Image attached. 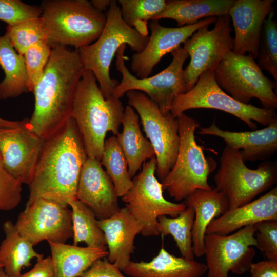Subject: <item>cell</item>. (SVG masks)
<instances>
[{
	"label": "cell",
	"instance_id": "cell-10",
	"mask_svg": "<svg viewBox=\"0 0 277 277\" xmlns=\"http://www.w3.org/2000/svg\"><path fill=\"white\" fill-rule=\"evenodd\" d=\"M126 48V45H123L115 55L116 69L122 74V80L112 96L120 99L129 91H138L155 103L163 115L170 113L174 98L187 91L183 65L189 57L188 53L179 46L171 52L172 60L166 68L154 76L139 78L132 75L125 65Z\"/></svg>",
	"mask_w": 277,
	"mask_h": 277
},
{
	"label": "cell",
	"instance_id": "cell-32",
	"mask_svg": "<svg viewBox=\"0 0 277 277\" xmlns=\"http://www.w3.org/2000/svg\"><path fill=\"white\" fill-rule=\"evenodd\" d=\"M194 219V211L189 207H187L176 217L163 215L157 219L159 234L172 236L182 257L189 260H194L192 236Z\"/></svg>",
	"mask_w": 277,
	"mask_h": 277
},
{
	"label": "cell",
	"instance_id": "cell-9",
	"mask_svg": "<svg viewBox=\"0 0 277 277\" xmlns=\"http://www.w3.org/2000/svg\"><path fill=\"white\" fill-rule=\"evenodd\" d=\"M215 81L234 100L248 104L256 98L263 108L275 110L276 83L262 72L252 54L239 55L228 51L214 70Z\"/></svg>",
	"mask_w": 277,
	"mask_h": 277
},
{
	"label": "cell",
	"instance_id": "cell-33",
	"mask_svg": "<svg viewBox=\"0 0 277 277\" xmlns=\"http://www.w3.org/2000/svg\"><path fill=\"white\" fill-rule=\"evenodd\" d=\"M124 21L141 34L148 36L147 22L153 20L165 10V0H119Z\"/></svg>",
	"mask_w": 277,
	"mask_h": 277
},
{
	"label": "cell",
	"instance_id": "cell-29",
	"mask_svg": "<svg viewBox=\"0 0 277 277\" xmlns=\"http://www.w3.org/2000/svg\"><path fill=\"white\" fill-rule=\"evenodd\" d=\"M0 66L5 74L0 82V100L29 92L24 56L15 51L6 33L0 35Z\"/></svg>",
	"mask_w": 277,
	"mask_h": 277
},
{
	"label": "cell",
	"instance_id": "cell-22",
	"mask_svg": "<svg viewBox=\"0 0 277 277\" xmlns=\"http://www.w3.org/2000/svg\"><path fill=\"white\" fill-rule=\"evenodd\" d=\"M97 224L108 249L107 260L123 271L130 262L134 239L141 232V225L125 207L109 218L97 220Z\"/></svg>",
	"mask_w": 277,
	"mask_h": 277
},
{
	"label": "cell",
	"instance_id": "cell-2",
	"mask_svg": "<svg viewBox=\"0 0 277 277\" xmlns=\"http://www.w3.org/2000/svg\"><path fill=\"white\" fill-rule=\"evenodd\" d=\"M88 157L73 117L45 140L31 181L28 203L38 198L68 206L76 198L83 166Z\"/></svg>",
	"mask_w": 277,
	"mask_h": 277
},
{
	"label": "cell",
	"instance_id": "cell-40",
	"mask_svg": "<svg viewBox=\"0 0 277 277\" xmlns=\"http://www.w3.org/2000/svg\"><path fill=\"white\" fill-rule=\"evenodd\" d=\"M80 277H126L121 270L107 259H98Z\"/></svg>",
	"mask_w": 277,
	"mask_h": 277
},
{
	"label": "cell",
	"instance_id": "cell-4",
	"mask_svg": "<svg viewBox=\"0 0 277 277\" xmlns=\"http://www.w3.org/2000/svg\"><path fill=\"white\" fill-rule=\"evenodd\" d=\"M39 7L51 45L75 49L89 45L98 38L106 23V14L87 0H46Z\"/></svg>",
	"mask_w": 277,
	"mask_h": 277
},
{
	"label": "cell",
	"instance_id": "cell-35",
	"mask_svg": "<svg viewBox=\"0 0 277 277\" xmlns=\"http://www.w3.org/2000/svg\"><path fill=\"white\" fill-rule=\"evenodd\" d=\"M5 33L15 51L22 55L33 44L39 41L49 42L41 17L29 19L15 26L7 25Z\"/></svg>",
	"mask_w": 277,
	"mask_h": 277
},
{
	"label": "cell",
	"instance_id": "cell-31",
	"mask_svg": "<svg viewBox=\"0 0 277 277\" xmlns=\"http://www.w3.org/2000/svg\"><path fill=\"white\" fill-rule=\"evenodd\" d=\"M112 182L118 197H123L132 188V180L128 171L125 155L116 136L105 140L100 160Z\"/></svg>",
	"mask_w": 277,
	"mask_h": 277
},
{
	"label": "cell",
	"instance_id": "cell-13",
	"mask_svg": "<svg viewBox=\"0 0 277 277\" xmlns=\"http://www.w3.org/2000/svg\"><path fill=\"white\" fill-rule=\"evenodd\" d=\"M231 19L228 14L217 17L213 29L209 25L200 28L183 44V48L190 57L184 69L187 91L196 84L200 76L214 71L225 54L233 48Z\"/></svg>",
	"mask_w": 277,
	"mask_h": 277
},
{
	"label": "cell",
	"instance_id": "cell-21",
	"mask_svg": "<svg viewBox=\"0 0 277 277\" xmlns=\"http://www.w3.org/2000/svg\"><path fill=\"white\" fill-rule=\"evenodd\" d=\"M277 220V187L241 206L229 209L212 220L206 234H230L243 227L266 220Z\"/></svg>",
	"mask_w": 277,
	"mask_h": 277
},
{
	"label": "cell",
	"instance_id": "cell-46",
	"mask_svg": "<svg viewBox=\"0 0 277 277\" xmlns=\"http://www.w3.org/2000/svg\"><path fill=\"white\" fill-rule=\"evenodd\" d=\"M3 266L0 264V268H2Z\"/></svg>",
	"mask_w": 277,
	"mask_h": 277
},
{
	"label": "cell",
	"instance_id": "cell-39",
	"mask_svg": "<svg viewBox=\"0 0 277 277\" xmlns=\"http://www.w3.org/2000/svg\"><path fill=\"white\" fill-rule=\"evenodd\" d=\"M256 247L267 260L277 261V220H266L255 224Z\"/></svg>",
	"mask_w": 277,
	"mask_h": 277
},
{
	"label": "cell",
	"instance_id": "cell-26",
	"mask_svg": "<svg viewBox=\"0 0 277 277\" xmlns=\"http://www.w3.org/2000/svg\"><path fill=\"white\" fill-rule=\"evenodd\" d=\"M55 277H80L96 260L107 257V248H93L48 241Z\"/></svg>",
	"mask_w": 277,
	"mask_h": 277
},
{
	"label": "cell",
	"instance_id": "cell-20",
	"mask_svg": "<svg viewBox=\"0 0 277 277\" xmlns=\"http://www.w3.org/2000/svg\"><path fill=\"white\" fill-rule=\"evenodd\" d=\"M197 133L222 138L227 146L240 150L244 162L266 161L277 150V118L260 130L232 132L221 129L213 122L208 127L201 128Z\"/></svg>",
	"mask_w": 277,
	"mask_h": 277
},
{
	"label": "cell",
	"instance_id": "cell-11",
	"mask_svg": "<svg viewBox=\"0 0 277 277\" xmlns=\"http://www.w3.org/2000/svg\"><path fill=\"white\" fill-rule=\"evenodd\" d=\"M156 165L155 156L145 162L141 171L133 177L132 188L122 197L125 207L141 225V233L145 236L159 235V217H176L187 207L185 203L165 199L162 185L155 176Z\"/></svg>",
	"mask_w": 277,
	"mask_h": 277
},
{
	"label": "cell",
	"instance_id": "cell-27",
	"mask_svg": "<svg viewBox=\"0 0 277 277\" xmlns=\"http://www.w3.org/2000/svg\"><path fill=\"white\" fill-rule=\"evenodd\" d=\"M235 0H170L153 20L169 18L178 27L192 25L201 19L228 14Z\"/></svg>",
	"mask_w": 277,
	"mask_h": 277
},
{
	"label": "cell",
	"instance_id": "cell-24",
	"mask_svg": "<svg viewBox=\"0 0 277 277\" xmlns=\"http://www.w3.org/2000/svg\"><path fill=\"white\" fill-rule=\"evenodd\" d=\"M123 271L131 277H202L207 266L194 260L175 256L162 247L150 261H130Z\"/></svg>",
	"mask_w": 277,
	"mask_h": 277
},
{
	"label": "cell",
	"instance_id": "cell-19",
	"mask_svg": "<svg viewBox=\"0 0 277 277\" xmlns=\"http://www.w3.org/2000/svg\"><path fill=\"white\" fill-rule=\"evenodd\" d=\"M118 197L114 185L100 161L88 157L80 174L77 199L100 220L111 217L120 209Z\"/></svg>",
	"mask_w": 277,
	"mask_h": 277
},
{
	"label": "cell",
	"instance_id": "cell-28",
	"mask_svg": "<svg viewBox=\"0 0 277 277\" xmlns=\"http://www.w3.org/2000/svg\"><path fill=\"white\" fill-rule=\"evenodd\" d=\"M3 229L5 237L0 245V264L8 277H19L23 267H29L32 259L40 260L44 255L34 250V246L18 233L12 221H5Z\"/></svg>",
	"mask_w": 277,
	"mask_h": 277
},
{
	"label": "cell",
	"instance_id": "cell-7",
	"mask_svg": "<svg viewBox=\"0 0 277 277\" xmlns=\"http://www.w3.org/2000/svg\"><path fill=\"white\" fill-rule=\"evenodd\" d=\"M220 163L214 176L215 188L226 197L229 209L251 202L277 182L276 161H263L251 169L245 165L240 150L226 146Z\"/></svg>",
	"mask_w": 277,
	"mask_h": 277
},
{
	"label": "cell",
	"instance_id": "cell-30",
	"mask_svg": "<svg viewBox=\"0 0 277 277\" xmlns=\"http://www.w3.org/2000/svg\"><path fill=\"white\" fill-rule=\"evenodd\" d=\"M71 208L73 245L84 242L93 248H107L104 232L93 212L77 199L68 203Z\"/></svg>",
	"mask_w": 277,
	"mask_h": 277
},
{
	"label": "cell",
	"instance_id": "cell-23",
	"mask_svg": "<svg viewBox=\"0 0 277 277\" xmlns=\"http://www.w3.org/2000/svg\"><path fill=\"white\" fill-rule=\"evenodd\" d=\"M187 207L194 211L192 230V248L194 256L204 253V238L210 222L229 209L226 197L215 188L210 190L197 189L185 199Z\"/></svg>",
	"mask_w": 277,
	"mask_h": 277
},
{
	"label": "cell",
	"instance_id": "cell-45",
	"mask_svg": "<svg viewBox=\"0 0 277 277\" xmlns=\"http://www.w3.org/2000/svg\"><path fill=\"white\" fill-rule=\"evenodd\" d=\"M0 277H8L5 274L3 267L0 268Z\"/></svg>",
	"mask_w": 277,
	"mask_h": 277
},
{
	"label": "cell",
	"instance_id": "cell-3",
	"mask_svg": "<svg viewBox=\"0 0 277 277\" xmlns=\"http://www.w3.org/2000/svg\"><path fill=\"white\" fill-rule=\"evenodd\" d=\"M125 108L120 99L105 98L92 72L85 70L74 94L71 117L82 137L88 157L99 161L108 131L119 132Z\"/></svg>",
	"mask_w": 277,
	"mask_h": 277
},
{
	"label": "cell",
	"instance_id": "cell-43",
	"mask_svg": "<svg viewBox=\"0 0 277 277\" xmlns=\"http://www.w3.org/2000/svg\"><path fill=\"white\" fill-rule=\"evenodd\" d=\"M26 118L22 121H9L0 117V131L15 129L22 126L27 121Z\"/></svg>",
	"mask_w": 277,
	"mask_h": 277
},
{
	"label": "cell",
	"instance_id": "cell-6",
	"mask_svg": "<svg viewBox=\"0 0 277 277\" xmlns=\"http://www.w3.org/2000/svg\"><path fill=\"white\" fill-rule=\"evenodd\" d=\"M176 118L180 136L178 152L173 167L161 183L171 197L180 201L197 189H212L208 178L216 163L212 158L205 157L196 142L194 134L200 123L185 113Z\"/></svg>",
	"mask_w": 277,
	"mask_h": 277
},
{
	"label": "cell",
	"instance_id": "cell-14",
	"mask_svg": "<svg viewBox=\"0 0 277 277\" xmlns=\"http://www.w3.org/2000/svg\"><path fill=\"white\" fill-rule=\"evenodd\" d=\"M255 225L226 235L206 234L204 253L208 277H228L230 271L242 274L249 270L256 246Z\"/></svg>",
	"mask_w": 277,
	"mask_h": 277
},
{
	"label": "cell",
	"instance_id": "cell-42",
	"mask_svg": "<svg viewBox=\"0 0 277 277\" xmlns=\"http://www.w3.org/2000/svg\"><path fill=\"white\" fill-rule=\"evenodd\" d=\"M249 271L251 277H277V261L267 260L252 263Z\"/></svg>",
	"mask_w": 277,
	"mask_h": 277
},
{
	"label": "cell",
	"instance_id": "cell-37",
	"mask_svg": "<svg viewBox=\"0 0 277 277\" xmlns=\"http://www.w3.org/2000/svg\"><path fill=\"white\" fill-rule=\"evenodd\" d=\"M39 6L30 5L20 0H0V21L15 26L25 21L40 17Z\"/></svg>",
	"mask_w": 277,
	"mask_h": 277
},
{
	"label": "cell",
	"instance_id": "cell-36",
	"mask_svg": "<svg viewBox=\"0 0 277 277\" xmlns=\"http://www.w3.org/2000/svg\"><path fill=\"white\" fill-rule=\"evenodd\" d=\"M51 49L49 42L39 41L31 45L24 54L29 92H33L43 75L50 58Z\"/></svg>",
	"mask_w": 277,
	"mask_h": 277
},
{
	"label": "cell",
	"instance_id": "cell-18",
	"mask_svg": "<svg viewBox=\"0 0 277 277\" xmlns=\"http://www.w3.org/2000/svg\"><path fill=\"white\" fill-rule=\"evenodd\" d=\"M274 2V0H235L228 13L234 30L232 49L234 53L252 54L256 60L263 23L273 10Z\"/></svg>",
	"mask_w": 277,
	"mask_h": 277
},
{
	"label": "cell",
	"instance_id": "cell-5",
	"mask_svg": "<svg viewBox=\"0 0 277 277\" xmlns=\"http://www.w3.org/2000/svg\"><path fill=\"white\" fill-rule=\"evenodd\" d=\"M106 23L98 38L93 43L77 50L85 70L95 76L105 98L113 95L119 82L110 75L111 62L119 48L127 44L135 53L141 52L149 36L141 34L123 19L118 2L113 1L106 13Z\"/></svg>",
	"mask_w": 277,
	"mask_h": 277
},
{
	"label": "cell",
	"instance_id": "cell-34",
	"mask_svg": "<svg viewBox=\"0 0 277 277\" xmlns=\"http://www.w3.org/2000/svg\"><path fill=\"white\" fill-rule=\"evenodd\" d=\"M272 10L264 22L258 54V65L267 71L277 83V23Z\"/></svg>",
	"mask_w": 277,
	"mask_h": 277
},
{
	"label": "cell",
	"instance_id": "cell-44",
	"mask_svg": "<svg viewBox=\"0 0 277 277\" xmlns=\"http://www.w3.org/2000/svg\"><path fill=\"white\" fill-rule=\"evenodd\" d=\"M112 1L111 0H92L90 2L96 9L104 12L110 7Z\"/></svg>",
	"mask_w": 277,
	"mask_h": 277
},
{
	"label": "cell",
	"instance_id": "cell-8",
	"mask_svg": "<svg viewBox=\"0 0 277 277\" xmlns=\"http://www.w3.org/2000/svg\"><path fill=\"white\" fill-rule=\"evenodd\" d=\"M212 109L232 114L244 122L252 130L257 128L256 122L267 126L277 118L275 110L244 104L234 100L217 84L214 71H206L199 77L195 85L173 100L170 112L176 117L192 109Z\"/></svg>",
	"mask_w": 277,
	"mask_h": 277
},
{
	"label": "cell",
	"instance_id": "cell-15",
	"mask_svg": "<svg viewBox=\"0 0 277 277\" xmlns=\"http://www.w3.org/2000/svg\"><path fill=\"white\" fill-rule=\"evenodd\" d=\"M15 225L33 246L44 240L65 243L73 235L71 210L68 206L44 198L27 203Z\"/></svg>",
	"mask_w": 277,
	"mask_h": 277
},
{
	"label": "cell",
	"instance_id": "cell-25",
	"mask_svg": "<svg viewBox=\"0 0 277 277\" xmlns=\"http://www.w3.org/2000/svg\"><path fill=\"white\" fill-rule=\"evenodd\" d=\"M122 124L123 131L116 137L127 159L132 179L147 159L155 156V153L151 143L141 132L138 114L129 105L125 108Z\"/></svg>",
	"mask_w": 277,
	"mask_h": 277
},
{
	"label": "cell",
	"instance_id": "cell-16",
	"mask_svg": "<svg viewBox=\"0 0 277 277\" xmlns=\"http://www.w3.org/2000/svg\"><path fill=\"white\" fill-rule=\"evenodd\" d=\"M29 120L19 127L0 131V154L5 168L22 184L27 185L45 142L30 129Z\"/></svg>",
	"mask_w": 277,
	"mask_h": 277
},
{
	"label": "cell",
	"instance_id": "cell-1",
	"mask_svg": "<svg viewBox=\"0 0 277 277\" xmlns=\"http://www.w3.org/2000/svg\"><path fill=\"white\" fill-rule=\"evenodd\" d=\"M43 74L34 88L30 129L45 140L71 117L76 86L85 70L77 49L52 44Z\"/></svg>",
	"mask_w": 277,
	"mask_h": 277
},
{
	"label": "cell",
	"instance_id": "cell-17",
	"mask_svg": "<svg viewBox=\"0 0 277 277\" xmlns=\"http://www.w3.org/2000/svg\"><path fill=\"white\" fill-rule=\"evenodd\" d=\"M216 18L207 17L195 24L178 27H166L160 24L159 20H151L149 25L151 35L146 46L132 57L133 72L139 78L149 77L164 55L180 46L200 28L214 23Z\"/></svg>",
	"mask_w": 277,
	"mask_h": 277
},
{
	"label": "cell",
	"instance_id": "cell-12",
	"mask_svg": "<svg viewBox=\"0 0 277 277\" xmlns=\"http://www.w3.org/2000/svg\"><path fill=\"white\" fill-rule=\"evenodd\" d=\"M128 105L139 115L146 135L155 153L156 173L162 181L173 167L177 156L179 144V125L172 114L164 115L157 104L145 93L135 90L127 92Z\"/></svg>",
	"mask_w": 277,
	"mask_h": 277
},
{
	"label": "cell",
	"instance_id": "cell-38",
	"mask_svg": "<svg viewBox=\"0 0 277 277\" xmlns=\"http://www.w3.org/2000/svg\"><path fill=\"white\" fill-rule=\"evenodd\" d=\"M22 184L6 169L0 154V210L14 209L21 200Z\"/></svg>",
	"mask_w": 277,
	"mask_h": 277
},
{
	"label": "cell",
	"instance_id": "cell-41",
	"mask_svg": "<svg viewBox=\"0 0 277 277\" xmlns=\"http://www.w3.org/2000/svg\"><path fill=\"white\" fill-rule=\"evenodd\" d=\"M19 277H55L51 256L37 260L34 267Z\"/></svg>",
	"mask_w": 277,
	"mask_h": 277
}]
</instances>
